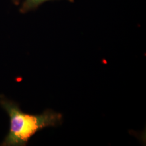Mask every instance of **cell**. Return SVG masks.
<instances>
[{
    "label": "cell",
    "mask_w": 146,
    "mask_h": 146,
    "mask_svg": "<svg viewBox=\"0 0 146 146\" xmlns=\"http://www.w3.org/2000/svg\"><path fill=\"white\" fill-rule=\"evenodd\" d=\"M0 106L10 118L9 133L0 146H26L38 131L48 127L56 126L62 122V115L52 110H47L40 115L25 113L19 104L5 96L0 97Z\"/></svg>",
    "instance_id": "obj_1"
},
{
    "label": "cell",
    "mask_w": 146,
    "mask_h": 146,
    "mask_svg": "<svg viewBox=\"0 0 146 146\" xmlns=\"http://www.w3.org/2000/svg\"><path fill=\"white\" fill-rule=\"evenodd\" d=\"M52 0H24L20 11L21 13H26L29 11H33L37 8L43 3ZM69 2H74V0H68Z\"/></svg>",
    "instance_id": "obj_2"
},
{
    "label": "cell",
    "mask_w": 146,
    "mask_h": 146,
    "mask_svg": "<svg viewBox=\"0 0 146 146\" xmlns=\"http://www.w3.org/2000/svg\"><path fill=\"white\" fill-rule=\"evenodd\" d=\"M13 3L15 5H19V3H20V0H12Z\"/></svg>",
    "instance_id": "obj_3"
}]
</instances>
